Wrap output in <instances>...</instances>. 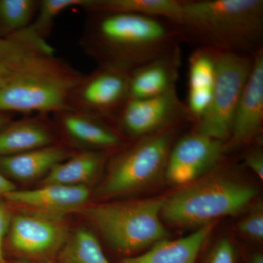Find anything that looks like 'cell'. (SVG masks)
<instances>
[{
  "mask_svg": "<svg viewBox=\"0 0 263 263\" xmlns=\"http://www.w3.org/2000/svg\"><path fill=\"white\" fill-rule=\"evenodd\" d=\"M79 40L98 66L128 73L185 41L176 24L158 17L121 12H86Z\"/></svg>",
  "mask_w": 263,
  "mask_h": 263,
  "instance_id": "1",
  "label": "cell"
},
{
  "mask_svg": "<svg viewBox=\"0 0 263 263\" xmlns=\"http://www.w3.org/2000/svg\"><path fill=\"white\" fill-rule=\"evenodd\" d=\"M185 41L254 55L263 48L262 0H181Z\"/></svg>",
  "mask_w": 263,
  "mask_h": 263,
  "instance_id": "2",
  "label": "cell"
},
{
  "mask_svg": "<svg viewBox=\"0 0 263 263\" xmlns=\"http://www.w3.org/2000/svg\"><path fill=\"white\" fill-rule=\"evenodd\" d=\"M255 188L224 174L185 185L164 197L161 216L178 227H202L243 211L255 197Z\"/></svg>",
  "mask_w": 263,
  "mask_h": 263,
  "instance_id": "3",
  "label": "cell"
},
{
  "mask_svg": "<svg viewBox=\"0 0 263 263\" xmlns=\"http://www.w3.org/2000/svg\"><path fill=\"white\" fill-rule=\"evenodd\" d=\"M84 74L53 55L0 89V112L49 115L68 108Z\"/></svg>",
  "mask_w": 263,
  "mask_h": 263,
  "instance_id": "4",
  "label": "cell"
},
{
  "mask_svg": "<svg viewBox=\"0 0 263 263\" xmlns=\"http://www.w3.org/2000/svg\"><path fill=\"white\" fill-rule=\"evenodd\" d=\"M164 198L98 204L83 214L109 245L130 253L167 239L168 231L161 219Z\"/></svg>",
  "mask_w": 263,
  "mask_h": 263,
  "instance_id": "5",
  "label": "cell"
},
{
  "mask_svg": "<svg viewBox=\"0 0 263 263\" xmlns=\"http://www.w3.org/2000/svg\"><path fill=\"white\" fill-rule=\"evenodd\" d=\"M180 127L143 137L115 154L103 181L97 189L96 196L108 199L127 195L155 182L164 174Z\"/></svg>",
  "mask_w": 263,
  "mask_h": 263,
  "instance_id": "6",
  "label": "cell"
},
{
  "mask_svg": "<svg viewBox=\"0 0 263 263\" xmlns=\"http://www.w3.org/2000/svg\"><path fill=\"white\" fill-rule=\"evenodd\" d=\"M216 76L207 111L193 129L226 143L237 105L253 67L254 54L216 50Z\"/></svg>",
  "mask_w": 263,
  "mask_h": 263,
  "instance_id": "7",
  "label": "cell"
},
{
  "mask_svg": "<svg viewBox=\"0 0 263 263\" xmlns=\"http://www.w3.org/2000/svg\"><path fill=\"white\" fill-rule=\"evenodd\" d=\"M110 122L123 137L136 141L186 123L193 124L177 91L144 99H128Z\"/></svg>",
  "mask_w": 263,
  "mask_h": 263,
  "instance_id": "8",
  "label": "cell"
},
{
  "mask_svg": "<svg viewBox=\"0 0 263 263\" xmlns=\"http://www.w3.org/2000/svg\"><path fill=\"white\" fill-rule=\"evenodd\" d=\"M129 98V73L98 66L76 85L68 108L110 120Z\"/></svg>",
  "mask_w": 263,
  "mask_h": 263,
  "instance_id": "9",
  "label": "cell"
},
{
  "mask_svg": "<svg viewBox=\"0 0 263 263\" xmlns=\"http://www.w3.org/2000/svg\"><path fill=\"white\" fill-rule=\"evenodd\" d=\"M224 142L193 129L175 141L165 174L171 184L187 185L219 165L226 155Z\"/></svg>",
  "mask_w": 263,
  "mask_h": 263,
  "instance_id": "10",
  "label": "cell"
},
{
  "mask_svg": "<svg viewBox=\"0 0 263 263\" xmlns=\"http://www.w3.org/2000/svg\"><path fill=\"white\" fill-rule=\"evenodd\" d=\"M263 129V48L254 54L253 67L233 117L226 154L260 143Z\"/></svg>",
  "mask_w": 263,
  "mask_h": 263,
  "instance_id": "11",
  "label": "cell"
},
{
  "mask_svg": "<svg viewBox=\"0 0 263 263\" xmlns=\"http://www.w3.org/2000/svg\"><path fill=\"white\" fill-rule=\"evenodd\" d=\"M52 115L56 130L81 151L108 153L124 144V137L107 119L70 108Z\"/></svg>",
  "mask_w": 263,
  "mask_h": 263,
  "instance_id": "12",
  "label": "cell"
},
{
  "mask_svg": "<svg viewBox=\"0 0 263 263\" xmlns=\"http://www.w3.org/2000/svg\"><path fill=\"white\" fill-rule=\"evenodd\" d=\"M62 218L27 212L12 217L10 245L21 253L37 255L58 249L66 239Z\"/></svg>",
  "mask_w": 263,
  "mask_h": 263,
  "instance_id": "13",
  "label": "cell"
},
{
  "mask_svg": "<svg viewBox=\"0 0 263 263\" xmlns=\"http://www.w3.org/2000/svg\"><path fill=\"white\" fill-rule=\"evenodd\" d=\"M54 54L47 41L30 27L0 37V89Z\"/></svg>",
  "mask_w": 263,
  "mask_h": 263,
  "instance_id": "14",
  "label": "cell"
},
{
  "mask_svg": "<svg viewBox=\"0 0 263 263\" xmlns=\"http://www.w3.org/2000/svg\"><path fill=\"white\" fill-rule=\"evenodd\" d=\"M86 186L43 185L29 190H17L5 195V201L27 209L28 212L62 218L65 214L83 209L89 200Z\"/></svg>",
  "mask_w": 263,
  "mask_h": 263,
  "instance_id": "15",
  "label": "cell"
},
{
  "mask_svg": "<svg viewBox=\"0 0 263 263\" xmlns=\"http://www.w3.org/2000/svg\"><path fill=\"white\" fill-rule=\"evenodd\" d=\"M181 65L179 46L131 71L129 98H155L176 91Z\"/></svg>",
  "mask_w": 263,
  "mask_h": 263,
  "instance_id": "16",
  "label": "cell"
},
{
  "mask_svg": "<svg viewBox=\"0 0 263 263\" xmlns=\"http://www.w3.org/2000/svg\"><path fill=\"white\" fill-rule=\"evenodd\" d=\"M57 130L48 115L13 121L0 129V157L57 144Z\"/></svg>",
  "mask_w": 263,
  "mask_h": 263,
  "instance_id": "17",
  "label": "cell"
},
{
  "mask_svg": "<svg viewBox=\"0 0 263 263\" xmlns=\"http://www.w3.org/2000/svg\"><path fill=\"white\" fill-rule=\"evenodd\" d=\"M75 154L68 147L53 144L0 157V173L8 179L31 181L46 176L57 164Z\"/></svg>",
  "mask_w": 263,
  "mask_h": 263,
  "instance_id": "18",
  "label": "cell"
},
{
  "mask_svg": "<svg viewBox=\"0 0 263 263\" xmlns=\"http://www.w3.org/2000/svg\"><path fill=\"white\" fill-rule=\"evenodd\" d=\"M216 226L210 223L179 239H164L142 255L127 257L120 263H195L199 252Z\"/></svg>",
  "mask_w": 263,
  "mask_h": 263,
  "instance_id": "19",
  "label": "cell"
},
{
  "mask_svg": "<svg viewBox=\"0 0 263 263\" xmlns=\"http://www.w3.org/2000/svg\"><path fill=\"white\" fill-rule=\"evenodd\" d=\"M106 152L79 151L57 164L44 177L43 185L86 186L95 179L107 161Z\"/></svg>",
  "mask_w": 263,
  "mask_h": 263,
  "instance_id": "20",
  "label": "cell"
},
{
  "mask_svg": "<svg viewBox=\"0 0 263 263\" xmlns=\"http://www.w3.org/2000/svg\"><path fill=\"white\" fill-rule=\"evenodd\" d=\"M86 12H121L158 17L179 25L182 18L181 0H87Z\"/></svg>",
  "mask_w": 263,
  "mask_h": 263,
  "instance_id": "21",
  "label": "cell"
},
{
  "mask_svg": "<svg viewBox=\"0 0 263 263\" xmlns=\"http://www.w3.org/2000/svg\"><path fill=\"white\" fill-rule=\"evenodd\" d=\"M62 263H110L95 235L79 228L69 238L61 252Z\"/></svg>",
  "mask_w": 263,
  "mask_h": 263,
  "instance_id": "22",
  "label": "cell"
},
{
  "mask_svg": "<svg viewBox=\"0 0 263 263\" xmlns=\"http://www.w3.org/2000/svg\"><path fill=\"white\" fill-rule=\"evenodd\" d=\"M40 0H0V37L28 28L37 14Z\"/></svg>",
  "mask_w": 263,
  "mask_h": 263,
  "instance_id": "23",
  "label": "cell"
},
{
  "mask_svg": "<svg viewBox=\"0 0 263 263\" xmlns=\"http://www.w3.org/2000/svg\"><path fill=\"white\" fill-rule=\"evenodd\" d=\"M216 50L199 46L188 61V89H212L216 76Z\"/></svg>",
  "mask_w": 263,
  "mask_h": 263,
  "instance_id": "24",
  "label": "cell"
},
{
  "mask_svg": "<svg viewBox=\"0 0 263 263\" xmlns=\"http://www.w3.org/2000/svg\"><path fill=\"white\" fill-rule=\"evenodd\" d=\"M86 3L87 0H40L37 14L29 27L40 37L46 40L60 13L72 7L84 8Z\"/></svg>",
  "mask_w": 263,
  "mask_h": 263,
  "instance_id": "25",
  "label": "cell"
},
{
  "mask_svg": "<svg viewBox=\"0 0 263 263\" xmlns=\"http://www.w3.org/2000/svg\"><path fill=\"white\" fill-rule=\"evenodd\" d=\"M238 232L246 238L255 242L263 239V205L262 202L254 205L248 214L238 222Z\"/></svg>",
  "mask_w": 263,
  "mask_h": 263,
  "instance_id": "26",
  "label": "cell"
},
{
  "mask_svg": "<svg viewBox=\"0 0 263 263\" xmlns=\"http://www.w3.org/2000/svg\"><path fill=\"white\" fill-rule=\"evenodd\" d=\"M212 89H188L186 103H184L193 124L198 122L207 111L212 100Z\"/></svg>",
  "mask_w": 263,
  "mask_h": 263,
  "instance_id": "27",
  "label": "cell"
},
{
  "mask_svg": "<svg viewBox=\"0 0 263 263\" xmlns=\"http://www.w3.org/2000/svg\"><path fill=\"white\" fill-rule=\"evenodd\" d=\"M206 263H236L234 246L228 238L219 240L209 254Z\"/></svg>",
  "mask_w": 263,
  "mask_h": 263,
  "instance_id": "28",
  "label": "cell"
},
{
  "mask_svg": "<svg viewBox=\"0 0 263 263\" xmlns=\"http://www.w3.org/2000/svg\"><path fill=\"white\" fill-rule=\"evenodd\" d=\"M243 162L249 170L252 171L256 176L263 179V151L260 143L254 145L247 148Z\"/></svg>",
  "mask_w": 263,
  "mask_h": 263,
  "instance_id": "29",
  "label": "cell"
},
{
  "mask_svg": "<svg viewBox=\"0 0 263 263\" xmlns=\"http://www.w3.org/2000/svg\"><path fill=\"white\" fill-rule=\"evenodd\" d=\"M13 216L6 202L0 197V263H5L3 256V241L6 233L9 230Z\"/></svg>",
  "mask_w": 263,
  "mask_h": 263,
  "instance_id": "30",
  "label": "cell"
},
{
  "mask_svg": "<svg viewBox=\"0 0 263 263\" xmlns=\"http://www.w3.org/2000/svg\"><path fill=\"white\" fill-rule=\"evenodd\" d=\"M15 190H16V187L14 183L0 173V197H4L5 195Z\"/></svg>",
  "mask_w": 263,
  "mask_h": 263,
  "instance_id": "31",
  "label": "cell"
},
{
  "mask_svg": "<svg viewBox=\"0 0 263 263\" xmlns=\"http://www.w3.org/2000/svg\"><path fill=\"white\" fill-rule=\"evenodd\" d=\"M11 121V117L9 114L0 112V129L8 125Z\"/></svg>",
  "mask_w": 263,
  "mask_h": 263,
  "instance_id": "32",
  "label": "cell"
},
{
  "mask_svg": "<svg viewBox=\"0 0 263 263\" xmlns=\"http://www.w3.org/2000/svg\"><path fill=\"white\" fill-rule=\"evenodd\" d=\"M249 263H263V256L262 254L257 252L251 256Z\"/></svg>",
  "mask_w": 263,
  "mask_h": 263,
  "instance_id": "33",
  "label": "cell"
},
{
  "mask_svg": "<svg viewBox=\"0 0 263 263\" xmlns=\"http://www.w3.org/2000/svg\"><path fill=\"white\" fill-rule=\"evenodd\" d=\"M14 263H34V262H25V261H18V262H14ZM46 263H52V262H46Z\"/></svg>",
  "mask_w": 263,
  "mask_h": 263,
  "instance_id": "34",
  "label": "cell"
}]
</instances>
